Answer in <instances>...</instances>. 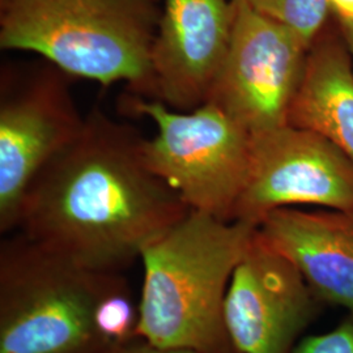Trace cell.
Segmentation results:
<instances>
[{
  "label": "cell",
  "instance_id": "obj_1",
  "mask_svg": "<svg viewBox=\"0 0 353 353\" xmlns=\"http://www.w3.org/2000/svg\"><path fill=\"white\" fill-rule=\"evenodd\" d=\"M143 140L94 108L30 185L16 232L80 267L123 274L191 211L148 168Z\"/></svg>",
  "mask_w": 353,
  "mask_h": 353
},
{
  "label": "cell",
  "instance_id": "obj_2",
  "mask_svg": "<svg viewBox=\"0 0 353 353\" xmlns=\"http://www.w3.org/2000/svg\"><path fill=\"white\" fill-rule=\"evenodd\" d=\"M256 224L191 210L143 252L137 339L159 348L239 353L224 305L234 268Z\"/></svg>",
  "mask_w": 353,
  "mask_h": 353
},
{
  "label": "cell",
  "instance_id": "obj_3",
  "mask_svg": "<svg viewBox=\"0 0 353 353\" xmlns=\"http://www.w3.org/2000/svg\"><path fill=\"white\" fill-rule=\"evenodd\" d=\"M153 0H0V48L33 52L74 79L153 99Z\"/></svg>",
  "mask_w": 353,
  "mask_h": 353
},
{
  "label": "cell",
  "instance_id": "obj_4",
  "mask_svg": "<svg viewBox=\"0 0 353 353\" xmlns=\"http://www.w3.org/2000/svg\"><path fill=\"white\" fill-rule=\"evenodd\" d=\"M123 274L75 265L20 232L0 243V353H108L96 312Z\"/></svg>",
  "mask_w": 353,
  "mask_h": 353
},
{
  "label": "cell",
  "instance_id": "obj_5",
  "mask_svg": "<svg viewBox=\"0 0 353 353\" xmlns=\"http://www.w3.org/2000/svg\"><path fill=\"white\" fill-rule=\"evenodd\" d=\"M119 110L154 122L156 137L143 140L144 160L190 210L233 221L250 170L252 134L246 128L211 102L181 112L127 93Z\"/></svg>",
  "mask_w": 353,
  "mask_h": 353
},
{
  "label": "cell",
  "instance_id": "obj_6",
  "mask_svg": "<svg viewBox=\"0 0 353 353\" xmlns=\"http://www.w3.org/2000/svg\"><path fill=\"white\" fill-rule=\"evenodd\" d=\"M72 79L45 59L1 67V234L17 230L30 185L84 127L85 117L79 112L71 90Z\"/></svg>",
  "mask_w": 353,
  "mask_h": 353
},
{
  "label": "cell",
  "instance_id": "obj_7",
  "mask_svg": "<svg viewBox=\"0 0 353 353\" xmlns=\"http://www.w3.org/2000/svg\"><path fill=\"white\" fill-rule=\"evenodd\" d=\"M233 6L230 46L207 102L252 135L285 126L309 48L288 26L252 8L249 0Z\"/></svg>",
  "mask_w": 353,
  "mask_h": 353
},
{
  "label": "cell",
  "instance_id": "obj_8",
  "mask_svg": "<svg viewBox=\"0 0 353 353\" xmlns=\"http://www.w3.org/2000/svg\"><path fill=\"white\" fill-rule=\"evenodd\" d=\"M353 208V163L330 140L300 127L252 134L250 170L233 220L259 225L279 208Z\"/></svg>",
  "mask_w": 353,
  "mask_h": 353
},
{
  "label": "cell",
  "instance_id": "obj_9",
  "mask_svg": "<svg viewBox=\"0 0 353 353\" xmlns=\"http://www.w3.org/2000/svg\"><path fill=\"white\" fill-rule=\"evenodd\" d=\"M327 305L258 228L228 288L224 321L239 353H292Z\"/></svg>",
  "mask_w": 353,
  "mask_h": 353
},
{
  "label": "cell",
  "instance_id": "obj_10",
  "mask_svg": "<svg viewBox=\"0 0 353 353\" xmlns=\"http://www.w3.org/2000/svg\"><path fill=\"white\" fill-rule=\"evenodd\" d=\"M151 51L153 99L190 112L208 101L225 61L236 8L232 0H161Z\"/></svg>",
  "mask_w": 353,
  "mask_h": 353
},
{
  "label": "cell",
  "instance_id": "obj_11",
  "mask_svg": "<svg viewBox=\"0 0 353 353\" xmlns=\"http://www.w3.org/2000/svg\"><path fill=\"white\" fill-rule=\"evenodd\" d=\"M258 232L300 270L323 303L353 313V208H279Z\"/></svg>",
  "mask_w": 353,
  "mask_h": 353
},
{
  "label": "cell",
  "instance_id": "obj_12",
  "mask_svg": "<svg viewBox=\"0 0 353 353\" xmlns=\"http://www.w3.org/2000/svg\"><path fill=\"white\" fill-rule=\"evenodd\" d=\"M288 125L322 135L353 163V63L335 17L309 48Z\"/></svg>",
  "mask_w": 353,
  "mask_h": 353
},
{
  "label": "cell",
  "instance_id": "obj_13",
  "mask_svg": "<svg viewBox=\"0 0 353 353\" xmlns=\"http://www.w3.org/2000/svg\"><path fill=\"white\" fill-rule=\"evenodd\" d=\"M258 12L288 26L310 48L332 16L328 0H249Z\"/></svg>",
  "mask_w": 353,
  "mask_h": 353
},
{
  "label": "cell",
  "instance_id": "obj_14",
  "mask_svg": "<svg viewBox=\"0 0 353 353\" xmlns=\"http://www.w3.org/2000/svg\"><path fill=\"white\" fill-rule=\"evenodd\" d=\"M139 322V305L137 306L127 281L108 292L96 312L97 330L112 348L137 339Z\"/></svg>",
  "mask_w": 353,
  "mask_h": 353
},
{
  "label": "cell",
  "instance_id": "obj_15",
  "mask_svg": "<svg viewBox=\"0 0 353 353\" xmlns=\"http://www.w3.org/2000/svg\"><path fill=\"white\" fill-rule=\"evenodd\" d=\"M292 353H353V313L327 332L303 338Z\"/></svg>",
  "mask_w": 353,
  "mask_h": 353
},
{
  "label": "cell",
  "instance_id": "obj_16",
  "mask_svg": "<svg viewBox=\"0 0 353 353\" xmlns=\"http://www.w3.org/2000/svg\"><path fill=\"white\" fill-rule=\"evenodd\" d=\"M108 353H198L189 350H176V348H159L141 339H134L125 344L115 345Z\"/></svg>",
  "mask_w": 353,
  "mask_h": 353
},
{
  "label": "cell",
  "instance_id": "obj_17",
  "mask_svg": "<svg viewBox=\"0 0 353 353\" xmlns=\"http://www.w3.org/2000/svg\"><path fill=\"white\" fill-rule=\"evenodd\" d=\"M332 16L353 21V0H328Z\"/></svg>",
  "mask_w": 353,
  "mask_h": 353
},
{
  "label": "cell",
  "instance_id": "obj_18",
  "mask_svg": "<svg viewBox=\"0 0 353 353\" xmlns=\"http://www.w3.org/2000/svg\"><path fill=\"white\" fill-rule=\"evenodd\" d=\"M335 20H336L338 26H339V30H341L343 39H344V42L347 45V49L350 51V55H351L353 63V21L336 19V17H335Z\"/></svg>",
  "mask_w": 353,
  "mask_h": 353
},
{
  "label": "cell",
  "instance_id": "obj_19",
  "mask_svg": "<svg viewBox=\"0 0 353 353\" xmlns=\"http://www.w3.org/2000/svg\"><path fill=\"white\" fill-rule=\"evenodd\" d=\"M241 1H243V0H232V3H233V4H239Z\"/></svg>",
  "mask_w": 353,
  "mask_h": 353
},
{
  "label": "cell",
  "instance_id": "obj_20",
  "mask_svg": "<svg viewBox=\"0 0 353 353\" xmlns=\"http://www.w3.org/2000/svg\"><path fill=\"white\" fill-rule=\"evenodd\" d=\"M153 1H157V3H161V0H153Z\"/></svg>",
  "mask_w": 353,
  "mask_h": 353
}]
</instances>
